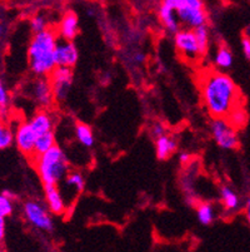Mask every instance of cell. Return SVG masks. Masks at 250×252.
<instances>
[{
	"label": "cell",
	"mask_w": 250,
	"mask_h": 252,
	"mask_svg": "<svg viewBox=\"0 0 250 252\" xmlns=\"http://www.w3.org/2000/svg\"><path fill=\"white\" fill-rule=\"evenodd\" d=\"M23 215L33 227L45 232H52L54 230V221L52 214L40 201L28 200L23 205Z\"/></svg>",
	"instance_id": "5"
},
{
	"label": "cell",
	"mask_w": 250,
	"mask_h": 252,
	"mask_svg": "<svg viewBox=\"0 0 250 252\" xmlns=\"http://www.w3.org/2000/svg\"><path fill=\"white\" fill-rule=\"evenodd\" d=\"M189 159H190L189 153L183 152V153H180V155H179V161L182 162V163H187V162H189Z\"/></svg>",
	"instance_id": "34"
},
{
	"label": "cell",
	"mask_w": 250,
	"mask_h": 252,
	"mask_svg": "<svg viewBox=\"0 0 250 252\" xmlns=\"http://www.w3.org/2000/svg\"><path fill=\"white\" fill-rule=\"evenodd\" d=\"M242 50L245 58L250 61V36L244 35L242 39Z\"/></svg>",
	"instance_id": "30"
},
{
	"label": "cell",
	"mask_w": 250,
	"mask_h": 252,
	"mask_svg": "<svg viewBox=\"0 0 250 252\" xmlns=\"http://www.w3.org/2000/svg\"><path fill=\"white\" fill-rule=\"evenodd\" d=\"M59 36L54 29L34 34L28 48L29 68L36 77H49L56 68L55 64V48Z\"/></svg>",
	"instance_id": "2"
},
{
	"label": "cell",
	"mask_w": 250,
	"mask_h": 252,
	"mask_svg": "<svg viewBox=\"0 0 250 252\" xmlns=\"http://www.w3.org/2000/svg\"><path fill=\"white\" fill-rule=\"evenodd\" d=\"M196 217L198 221L204 226L212 223L215 220L214 206L209 202H200L196 206Z\"/></svg>",
	"instance_id": "21"
},
{
	"label": "cell",
	"mask_w": 250,
	"mask_h": 252,
	"mask_svg": "<svg viewBox=\"0 0 250 252\" xmlns=\"http://www.w3.org/2000/svg\"><path fill=\"white\" fill-rule=\"evenodd\" d=\"M33 161L39 178L44 186L59 187L70 172L68 157L59 146H55L44 155L36 156Z\"/></svg>",
	"instance_id": "3"
},
{
	"label": "cell",
	"mask_w": 250,
	"mask_h": 252,
	"mask_svg": "<svg viewBox=\"0 0 250 252\" xmlns=\"http://www.w3.org/2000/svg\"><path fill=\"white\" fill-rule=\"evenodd\" d=\"M63 183L65 189H68V191H72L74 196H77L78 193L83 192L85 189V178L78 171L69 172Z\"/></svg>",
	"instance_id": "18"
},
{
	"label": "cell",
	"mask_w": 250,
	"mask_h": 252,
	"mask_svg": "<svg viewBox=\"0 0 250 252\" xmlns=\"http://www.w3.org/2000/svg\"><path fill=\"white\" fill-rule=\"evenodd\" d=\"M75 138L78 139L82 146L86 148L93 147L94 143H95V138H94L93 129L90 128V126L85 125V123H77L74 128Z\"/></svg>",
	"instance_id": "19"
},
{
	"label": "cell",
	"mask_w": 250,
	"mask_h": 252,
	"mask_svg": "<svg viewBox=\"0 0 250 252\" xmlns=\"http://www.w3.org/2000/svg\"><path fill=\"white\" fill-rule=\"evenodd\" d=\"M73 69L63 67H56L49 75V81L52 83L53 93H54L55 102H65L72 91L73 86Z\"/></svg>",
	"instance_id": "7"
},
{
	"label": "cell",
	"mask_w": 250,
	"mask_h": 252,
	"mask_svg": "<svg viewBox=\"0 0 250 252\" xmlns=\"http://www.w3.org/2000/svg\"><path fill=\"white\" fill-rule=\"evenodd\" d=\"M209 127L213 138L220 148L228 151L237 150L239 146V136L228 118H213Z\"/></svg>",
	"instance_id": "6"
},
{
	"label": "cell",
	"mask_w": 250,
	"mask_h": 252,
	"mask_svg": "<svg viewBox=\"0 0 250 252\" xmlns=\"http://www.w3.org/2000/svg\"><path fill=\"white\" fill-rule=\"evenodd\" d=\"M168 3L176 10L180 25L187 29L195 31L208 23L205 4L201 0H168Z\"/></svg>",
	"instance_id": "4"
},
{
	"label": "cell",
	"mask_w": 250,
	"mask_h": 252,
	"mask_svg": "<svg viewBox=\"0 0 250 252\" xmlns=\"http://www.w3.org/2000/svg\"><path fill=\"white\" fill-rule=\"evenodd\" d=\"M30 127L33 128V130L36 133V136H41V134H47L53 132L54 129V118H53L52 114L49 113L45 109H41L38 111L33 117L30 118V121H28Z\"/></svg>",
	"instance_id": "15"
},
{
	"label": "cell",
	"mask_w": 250,
	"mask_h": 252,
	"mask_svg": "<svg viewBox=\"0 0 250 252\" xmlns=\"http://www.w3.org/2000/svg\"><path fill=\"white\" fill-rule=\"evenodd\" d=\"M178 148V142L169 134L155 139V155L159 161H167Z\"/></svg>",
	"instance_id": "16"
},
{
	"label": "cell",
	"mask_w": 250,
	"mask_h": 252,
	"mask_svg": "<svg viewBox=\"0 0 250 252\" xmlns=\"http://www.w3.org/2000/svg\"><path fill=\"white\" fill-rule=\"evenodd\" d=\"M14 211V203L13 200L4 196L3 193H0V217L6 219V217L11 216Z\"/></svg>",
	"instance_id": "26"
},
{
	"label": "cell",
	"mask_w": 250,
	"mask_h": 252,
	"mask_svg": "<svg viewBox=\"0 0 250 252\" xmlns=\"http://www.w3.org/2000/svg\"><path fill=\"white\" fill-rule=\"evenodd\" d=\"M228 121L234 126V127H240L247 122V114L242 108H237L230 116L228 117Z\"/></svg>",
	"instance_id": "27"
},
{
	"label": "cell",
	"mask_w": 250,
	"mask_h": 252,
	"mask_svg": "<svg viewBox=\"0 0 250 252\" xmlns=\"http://www.w3.org/2000/svg\"><path fill=\"white\" fill-rule=\"evenodd\" d=\"M0 252H6V251H5V250H4V249H3V247L0 246Z\"/></svg>",
	"instance_id": "37"
},
{
	"label": "cell",
	"mask_w": 250,
	"mask_h": 252,
	"mask_svg": "<svg viewBox=\"0 0 250 252\" xmlns=\"http://www.w3.org/2000/svg\"><path fill=\"white\" fill-rule=\"evenodd\" d=\"M158 15H159L160 23L168 33L175 35L180 31V22H179L176 10L168 3V0L162 1L159 10H158Z\"/></svg>",
	"instance_id": "13"
},
{
	"label": "cell",
	"mask_w": 250,
	"mask_h": 252,
	"mask_svg": "<svg viewBox=\"0 0 250 252\" xmlns=\"http://www.w3.org/2000/svg\"><path fill=\"white\" fill-rule=\"evenodd\" d=\"M174 44H175L176 50L183 58L189 59V61H198L201 57L194 31L180 29L174 35Z\"/></svg>",
	"instance_id": "8"
},
{
	"label": "cell",
	"mask_w": 250,
	"mask_h": 252,
	"mask_svg": "<svg viewBox=\"0 0 250 252\" xmlns=\"http://www.w3.org/2000/svg\"><path fill=\"white\" fill-rule=\"evenodd\" d=\"M29 94L41 108H49L55 102L49 77H38L29 86Z\"/></svg>",
	"instance_id": "10"
},
{
	"label": "cell",
	"mask_w": 250,
	"mask_h": 252,
	"mask_svg": "<svg viewBox=\"0 0 250 252\" xmlns=\"http://www.w3.org/2000/svg\"><path fill=\"white\" fill-rule=\"evenodd\" d=\"M79 59V50L74 42L64 40L59 38L58 44L55 48V64L56 67H63L73 69Z\"/></svg>",
	"instance_id": "11"
},
{
	"label": "cell",
	"mask_w": 250,
	"mask_h": 252,
	"mask_svg": "<svg viewBox=\"0 0 250 252\" xmlns=\"http://www.w3.org/2000/svg\"><path fill=\"white\" fill-rule=\"evenodd\" d=\"M9 104H10V94L0 78V107H9Z\"/></svg>",
	"instance_id": "28"
},
{
	"label": "cell",
	"mask_w": 250,
	"mask_h": 252,
	"mask_svg": "<svg viewBox=\"0 0 250 252\" xmlns=\"http://www.w3.org/2000/svg\"><path fill=\"white\" fill-rule=\"evenodd\" d=\"M55 146H56V143H55L54 132L38 136L35 142V157L36 156L44 155V153H47L48 151H50L53 147H55Z\"/></svg>",
	"instance_id": "22"
},
{
	"label": "cell",
	"mask_w": 250,
	"mask_h": 252,
	"mask_svg": "<svg viewBox=\"0 0 250 252\" xmlns=\"http://www.w3.org/2000/svg\"><path fill=\"white\" fill-rule=\"evenodd\" d=\"M15 142V132H13L8 122L0 121V151L9 148Z\"/></svg>",
	"instance_id": "23"
},
{
	"label": "cell",
	"mask_w": 250,
	"mask_h": 252,
	"mask_svg": "<svg viewBox=\"0 0 250 252\" xmlns=\"http://www.w3.org/2000/svg\"><path fill=\"white\" fill-rule=\"evenodd\" d=\"M214 63L219 69H229L234 63V57L231 50L226 45H220L214 57Z\"/></svg>",
	"instance_id": "20"
},
{
	"label": "cell",
	"mask_w": 250,
	"mask_h": 252,
	"mask_svg": "<svg viewBox=\"0 0 250 252\" xmlns=\"http://www.w3.org/2000/svg\"><path fill=\"white\" fill-rule=\"evenodd\" d=\"M1 193L4 194V196H6L8 197V198H10V200H15V198H17V194L14 193L13 191H10V189H4L3 192H1Z\"/></svg>",
	"instance_id": "35"
},
{
	"label": "cell",
	"mask_w": 250,
	"mask_h": 252,
	"mask_svg": "<svg viewBox=\"0 0 250 252\" xmlns=\"http://www.w3.org/2000/svg\"><path fill=\"white\" fill-rule=\"evenodd\" d=\"M196 36V40H198L199 50H200V56L204 57L208 53L210 47V32L208 25H204V27H200V28L195 29L194 31Z\"/></svg>",
	"instance_id": "24"
},
{
	"label": "cell",
	"mask_w": 250,
	"mask_h": 252,
	"mask_svg": "<svg viewBox=\"0 0 250 252\" xmlns=\"http://www.w3.org/2000/svg\"><path fill=\"white\" fill-rule=\"evenodd\" d=\"M245 211H247L248 222H249V224H250V198L247 201V205H245Z\"/></svg>",
	"instance_id": "36"
},
{
	"label": "cell",
	"mask_w": 250,
	"mask_h": 252,
	"mask_svg": "<svg viewBox=\"0 0 250 252\" xmlns=\"http://www.w3.org/2000/svg\"><path fill=\"white\" fill-rule=\"evenodd\" d=\"M220 200H222L224 208L228 212H235V211L239 210L240 205H242L239 194L233 189H230L229 186H223L220 189Z\"/></svg>",
	"instance_id": "17"
},
{
	"label": "cell",
	"mask_w": 250,
	"mask_h": 252,
	"mask_svg": "<svg viewBox=\"0 0 250 252\" xmlns=\"http://www.w3.org/2000/svg\"><path fill=\"white\" fill-rule=\"evenodd\" d=\"M8 33V25L5 23L0 22V39H3Z\"/></svg>",
	"instance_id": "33"
},
{
	"label": "cell",
	"mask_w": 250,
	"mask_h": 252,
	"mask_svg": "<svg viewBox=\"0 0 250 252\" xmlns=\"http://www.w3.org/2000/svg\"><path fill=\"white\" fill-rule=\"evenodd\" d=\"M30 28L34 34L45 32L47 29H49V27H48V20L45 19L44 15H40V14L34 15V17L30 19Z\"/></svg>",
	"instance_id": "25"
},
{
	"label": "cell",
	"mask_w": 250,
	"mask_h": 252,
	"mask_svg": "<svg viewBox=\"0 0 250 252\" xmlns=\"http://www.w3.org/2000/svg\"><path fill=\"white\" fill-rule=\"evenodd\" d=\"M5 219L0 217V246L4 242V238H5Z\"/></svg>",
	"instance_id": "31"
},
{
	"label": "cell",
	"mask_w": 250,
	"mask_h": 252,
	"mask_svg": "<svg viewBox=\"0 0 250 252\" xmlns=\"http://www.w3.org/2000/svg\"><path fill=\"white\" fill-rule=\"evenodd\" d=\"M150 133L153 136V138L158 139L160 137L165 136L167 134V129H165V126L160 122L153 123V126L150 127Z\"/></svg>",
	"instance_id": "29"
},
{
	"label": "cell",
	"mask_w": 250,
	"mask_h": 252,
	"mask_svg": "<svg viewBox=\"0 0 250 252\" xmlns=\"http://www.w3.org/2000/svg\"><path fill=\"white\" fill-rule=\"evenodd\" d=\"M133 59H134V62H137V63H143V62L145 61V54L141 52H138L135 53L134 58Z\"/></svg>",
	"instance_id": "32"
},
{
	"label": "cell",
	"mask_w": 250,
	"mask_h": 252,
	"mask_svg": "<svg viewBox=\"0 0 250 252\" xmlns=\"http://www.w3.org/2000/svg\"><path fill=\"white\" fill-rule=\"evenodd\" d=\"M201 97L213 118H228L238 107L239 89L228 74L210 70L201 78Z\"/></svg>",
	"instance_id": "1"
},
{
	"label": "cell",
	"mask_w": 250,
	"mask_h": 252,
	"mask_svg": "<svg viewBox=\"0 0 250 252\" xmlns=\"http://www.w3.org/2000/svg\"><path fill=\"white\" fill-rule=\"evenodd\" d=\"M58 36L64 40L73 42L79 34V18L74 11H68L61 18L58 27Z\"/></svg>",
	"instance_id": "14"
},
{
	"label": "cell",
	"mask_w": 250,
	"mask_h": 252,
	"mask_svg": "<svg viewBox=\"0 0 250 252\" xmlns=\"http://www.w3.org/2000/svg\"><path fill=\"white\" fill-rule=\"evenodd\" d=\"M36 137L38 136L30 127L29 122L24 121L18 125L17 130H15V143H17L18 150L29 159H34L35 157Z\"/></svg>",
	"instance_id": "9"
},
{
	"label": "cell",
	"mask_w": 250,
	"mask_h": 252,
	"mask_svg": "<svg viewBox=\"0 0 250 252\" xmlns=\"http://www.w3.org/2000/svg\"><path fill=\"white\" fill-rule=\"evenodd\" d=\"M44 196L50 214L60 216L65 214L66 202L58 186H44Z\"/></svg>",
	"instance_id": "12"
}]
</instances>
